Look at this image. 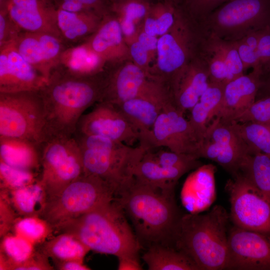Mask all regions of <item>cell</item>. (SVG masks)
I'll return each mask as SVG.
<instances>
[{"label":"cell","mask_w":270,"mask_h":270,"mask_svg":"<svg viewBox=\"0 0 270 270\" xmlns=\"http://www.w3.org/2000/svg\"><path fill=\"white\" fill-rule=\"evenodd\" d=\"M49 136L38 91L0 92V137L26 140L39 147Z\"/></svg>","instance_id":"52a82bcc"},{"label":"cell","mask_w":270,"mask_h":270,"mask_svg":"<svg viewBox=\"0 0 270 270\" xmlns=\"http://www.w3.org/2000/svg\"><path fill=\"white\" fill-rule=\"evenodd\" d=\"M178 10L172 26L158 37L156 57L148 73L150 78L164 84L171 94L184 69L200 51L206 34L200 25Z\"/></svg>","instance_id":"8992f818"},{"label":"cell","mask_w":270,"mask_h":270,"mask_svg":"<svg viewBox=\"0 0 270 270\" xmlns=\"http://www.w3.org/2000/svg\"><path fill=\"white\" fill-rule=\"evenodd\" d=\"M252 151L230 122L216 118L208 126L198 156L216 162L234 176L238 173L244 158Z\"/></svg>","instance_id":"4fadbf2b"},{"label":"cell","mask_w":270,"mask_h":270,"mask_svg":"<svg viewBox=\"0 0 270 270\" xmlns=\"http://www.w3.org/2000/svg\"><path fill=\"white\" fill-rule=\"evenodd\" d=\"M234 42L237 48L244 71L250 68H260L257 49L248 46L242 39Z\"/></svg>","instance_id":"bcb514c9"},{"label":"cell","mask_w":270,"mask_h":270,"mask_svg":"<svg viewBox=\"0 0 270 270\" xmlns=\"http://www.w3.org/2000/svg\"><path fill=\"white\" fill-rule=\"evenodd\" d=\"M216 166L201 165L186 178L181 193L184 207L192 214H198L210 207L216 198Z\"/></svg>","instance_id":"603a6c76"},{"label":"cell","mask_w":270,"mask_h":270,"mask_svg":"<svg viewBox=\"0 0 270 270\" xmlns=\"http://www.w3.org/2000/svg\"><path fill=\"white\" fill-rule=\"evenodd\" d=\"M39 250L57 262L78 260L84 261L90 250L74 236L60 232L41 244Z\"/></svg>","instance_id":"f546056e"},{"label":"cell","mask_w":270,"mask_h":270,"mask_svg":"<svg viewBox=\"0 0 270 270\" xmlns=\"http://www.w3.org/2000/svg\"><path fill=\"white\" fill-rule=\"evenodd\" d=\"M172 103L174 102L170 90L150 78L138 95L116 106L136 130L139 141L151 130L164 108Z\"/></svg>","instance_id":"9a60e30c"},{"label":"cell","mask_w":270,"mask_h":270,"mask_svg":"<svg viewBox=\"0 0 270 270\" xmlns=\"http://www.w3.org/2000/svg\"><path fill=\"white\" fill-rule=\"evenodd\" d=\"M48 1H49L50 2V0H48ZM51 3V2H50Z\"/></svg>","instance_id":"9f6ffc18"},{"label":"cell","mask_w":270,"mask_h":270,"mask_svg":"<svg viewBox=\"0 0 270 270\" xmlns=\"http://www.w3.org/2000/svg\"><path fill=\"white\" fill-rule=\"evenodd\" d=\"M103 88L100 102L116 106L138 95L150 78L132 60L106 64L102 72Z\"/></svg>","instance_id":"e0dca14e"},{"label":"cell","mask_w":270,"mask_h":270,"mask_svg":"<svg viewBox=\"0 0 270 270\" xmlns=\"http://www.w3.org/2000/svg\"><path fill=\"white\" fill-rule=\"evenodd\" d=\"M8 192L13 207L20 216L40 217L48 197L38 180L32 184Z\"/></svg>","instance_id":"4dcf8cb0"},{"label":"cell","mask_w":270,"mask_h":270,"mask_svg":"<svg viewBox=\"0 0 270 270\" xmlns=\"http://www.w3.org/2000/svg\"><path fill=\"white\" fill-rule=\"evenodd\" d=\"M162 0L170 2L171 4H172L176 6H177L179 2V0Z\"/></svg>","instance_id":"11a10c76"},{"label":"cell","mask_w":270,"mask_h":270,"mask_svg":"<svg viewBox=\"0 0 270 270\" xmlns=\"http://www.w3.org/2000/svg\"><path fill=\"white\" fill-rule=\"evenodd\" d=\"M148 150L134 170L135 179L165 194L174 196L178 180L188 171L182 168H168L160 166Z\"/></svg>","instance_id":"d4e9b609"},{"label":"cell","mask_w":270,"mask_h":270,"mask_svg":"<svg viewBox=\"0 0 270 270\" xmlns=\"http://www.w3.org/2000/svg\"><path fill=\"white\" fill-rule=\"evenodd\" d=\"M142 258L150 270H199L186 255L170 246L152 244Z\"/></svg>","instance_id":"4316f807"},{"label":"cell","mask_w":270,"mask_h":270,"mask_svg":"<svg viewBox=\"0 0 270 270\" xmlns=\"http://www.w3.org/2000/svg\"><path fill=\"white\" fill-rule=\"evenodd\" d=\"M102 71L83 76L60 64L52 71L46 84L38 91L50 136H74L85 110L100 100Z\"/></svg>","instance_id":"6da1fadb"},{"label":"cell","mask_w":270,"mask_h":270,"mask_svg":"<svg viewBox=\"0 0 270 270\" xmlns=\"http://www.w3.org/2000/svg\"><path fill=\"white\" fill-rule=\"evenodd\" d=\"M118 270H140L142 266L138 258H118Z\"/></svg>","instance_id":"db71d44e"},{"label":"cell","mask_w":270,"mask_h":270,"mask_svg":"<svg viewBox=\"0 0 270 270\" xmlns=\"http://www.w3.org/2000/svg\"><path fill=\"white\" fill-rule=\"evenodd\" d=\"M39 148L41 174L38 180L48 198L58 195L84 174L80 150L74 136H50Z\"/></svg>","instance_id":"30bf717a"},{"label":"cell","mask_w":270,"mask_h":270,"mask_svg":"<svg viewBox=\"0 0 270 270\" xmlns=\"http://www.w3.org/2000/svg\"><path fill=\"white\" fill-rule=\"evenodd\" d=\"M232 126L252 150L270 154V126L260 124L232 122Z\"/></svg>","instance_id":"8d00e7d4"},{"label":"cell","mask_w":270,"mask_h":270,"mask_svg":"<svg viewBox=\"0 0 270 270\" xmlns=\"http://www.w3.org/2000/svg\"><path fill=\"white\" fill-rule=\"evenodd\" d=\"M14 233L30 242L35 246L40 245L55 232L54 227L40 216L18 217L12 228Z\"/></svg>","instance_id":"d590c367"},{"label":"cell","mask_w":270,"mask_h":270,"mask_svg":"<svg viewBox=\"0 0 270 270\" xmlns=\"http://www.w3.org/2000/svg\"><path fill=\"white\" fill-rule=\"evenodd\" d=\"M2 0L10 16L22 31L46 32L62 39L57 10L48 0Z\"/></svg>","instance_id":"d6986e66"},{"label":"cell","mask_w":270,"mask_h":270,"mask_svg":"<svg viewBox=\"0 0 270 270\" xmlns=\"http://www.w3.org/2000/svg\"><path fill=\"white\" fill-rule=\"evenodd\" d=\"M14 44L22 57L48 80L51 72L46 62L37 32L22 31Z\"/></svg>","instance_id":"e575fe53"},{"label":"cell","mask_w":270,"mask_h":270,"mask_svg":"<svg viewBox=\"0 0 270 270\" xmlns=\"http://www.w3.org/2000/svg\"><path fill=\"white\" fill-rule=\"evenodd\" d=\"M229 218L230 215L220 206H214L204 214H184L178 224L172 244L200 270L228 269Z\"/></svg>","instance_id":"277c9868"},{"label":"cell","mask_w":270,"mask_h":270,"mask_svg":"<svg viewBox=\"0 0 270 270\" xmlns=\"http://www.w3.org/2000/svg\"><path fill=\"white\" fill-rule=\"evenodd\" d=\"M55 268L59 270H89L90 268L85 265L84 261L70 260L54 264Z\"/></svg>","instance_id":"f5cc1de1"},{"label":"cell","mask_w":270,"mask_h":270,"mask_svg":"<svg viewBox=\"0 0 270 270\" xmlns=\"http://www.w3.org/2000/svg\"><path fill=\"white\" fill-rule=\"evenodd\" d=\"M102 16L92 11L70 12L57 10V24L67 47L85 42L98 29Z\"/></svg>","instance_id":"cb8c5ba5"},{"label":"cell","mask_w":270,"mask_h":270,"mask_svg":"<svg viewBox=\"0 0 270 270\" xmlns=\"http://www.w3.org/2000/svg\"><path fill=\"white\" fill-rule=\"evenodd\" d=\"M210 83L206 64L200 51L184 69L172 92L175 106L183 114L190 110Z\"/></svg>","instance_id":"7402d4cb"},{"label":"cell","mask_w":270,"mask_h":270,"mask_svg":"<svg viewBox=\"0 0 270 270\" xmlns=\"http://www.w3.org/2000/svg\"><path fill=\"white\" fill-rule=\"evenodd\" d=\"M114 195V190L105 181L82 174L59 194L47 198L40 217L54 228L112 200Z\"/></svg>","instance_id":"ba28073f"},{"label":"cell","mask_w":270,"mask_h":270,"mask_svg":"<svg viewBox=\"0 0 270 270\" xmlns=\"http://www.w3.org/2000/svg\"><path fill=\"white\" fill-rule=\"evenodd\" d=\"M158 37L149 34L140 27L136 39L148 51L151 58L152 64L156 60Z\"/></svg>","instance_id":"681fc988"},{"label":"cell","mask_w":270,"mask_h":270,"mask_svg":"<svg viewBox=\"0 0 270 270\" xmlns=\"http://www.w3.org/2000/svg\"><path fill=\"white\" fill-rule=\"evenodd\" d=\"M7 190L0 189V237L10 232L18 218Z\"/></svg>","instance_id":"7bdbcfd3"},{"label":"cell","mask_w":270,"mask_h":270,"mask_svg":"<svg viewBox=\"0 0 270 270\" xmlns=\"http://www.w3.org/2000/svg\"><path fill=\"white\" fill-rule=\"evenodd\" d=\"M226 189L234 225L270 236V200L239 174L228 181Z\"/></svg>","instance_id":"8fae6325"},{"label":"cell","mask_w":270,"mask_h":270,"mask_svg":"<svg viewBox=\"0 0 270 270\" xmlns=\"http://www.w3.org/2000/svg\"><path fill=\"white\" fill-rule=\"evenodd\" d=\"M150 153L152 158L160 166L168 168H182L188 172L201 166L198 158L190 154H179L172 151L160 150Z\"/></svg>","instance_id":"60d3db41"},{"label":"cell","mask_w":270,"mask_h":270,"mask_svg":"<svg viewBox=\"0 0 270 270\" xmlns=\"http://www.w3.org/2000/svg\"><path fill=\"white\" fill-rule=\"evenodd\" d=\"M260 68L252 69L248 74H244L228 82L224 87L216 118L231 122L252 104L260 86Z\"/></svg>","instance_id":"ffe728a7"},{"label":"cell","mask_w":270,"mask_h":270,"mask_svg":"<svg viewBox=\"0 0 270 270\" xmlns=\"http://www.w3.org/2000/svg\"><path fill=\"white\" fill-rule=\"evenodd\" d=\"M14 41L0 47V92L39 91L48 80L18 53Z\"/></svg>","instance_id":"ac0fdd59"},{"label":"cell","mask_w":270,"mask_h":270,"mask_svg":"<svg viewBox=\"0 0 270 270\" xmlns=\"http://www.w3.org/2000/svg\"><path fill=\"white\" fill-rule=\"evenodd\" d=\"M84 42L106 64L131 60L120 23L112 12L104 16L96 31Z\"/></svg>","instance_id":"44dd1931"},{"label":"cell","mask_w":270,"mask_h":270,"mask_svg":"<svg viewBox=\"0 0 270 270\" xmlns=\"http://www.w3.org/2000/svg\"><path fill=\"white\" fill-rule=\"evenodd\" d=\"M0 161L11 166L33 172L40 167L39 147L26 140L0 137Z\"/></svg>","instance_id":"484cf974"},{"label":"cell","mask_w":270,"mask_h":270,"mask_svg":"<svg viewBox=\"0 0 270 270\" xmlns=\"http://www.w3.org/2000/svg\"><path fill=\"white\" fill-rule=\"evenodd\" d=\"M261 72L270 66V27L262 30L257 47Z\"/></svg>","instance_id":"c3c4849f"},{"label":"cell","mask_w":270,"mask_h":270,"mask_svg":"<svg viewBox=\"0 0 270 270\" xmlns=\"http://www.w3.org/2000/svg\"><path fill=\"white\" fill-rule=\"evenodd\" d=\"M233 122H252L270 126V96L256 100Z\"/></svg>","instance_id":"b9f144b4"},{"label":"cell","mask_w":270,"mask_h":270,"mask_svg":"<svg viewBox=\"0 0 270 270\" xmlns=\"http://www.w3.org/2000/svg\"><path fill=\"white\" fill-rule=\"evenodd\" d=\"M35 246L24 238L10 232L2 237L0 248V270H14L30 258Z\"/></svg>","instance_id":"836d02e7"},{"label":"cell","mask_w":270,"mask_h":270,"mask_svg":"<svg viewBox=\"0 0 270 270\" xmlns=\"http://www.w3.org/2000/svg\"><path fill=\"white\" fill-rule=\"evenodd\" d=\"M81 154L84 174L101 178L115 194L134 178V170L148 150L140 145L132 147L110 138L74 133Z\"/></svg>","instance_id":"5b68a950"},{"label":"cell","mask_w":270,"mask_h":270,"mask_svg":"<svg viewBox=\"0 0 270 270\" xmlns=\"http://www.w3.org/2000/svg\"><path fill=\"white\" fill-rule=\"evenodd\" d=\"M33 172L8 166L0 161V189L8 192L32 184L38 180Z\"/></svg>","instance_id":"ab89813d"},{"label":"cell","mask_w":270,"mask_h":270,"mask_svg":"<svg viewBox=\"0 0 270 270\" xmlns=\"http://www.w3.org/2000/svg\"><path fill=\"white\" fill-rule=\"evenodd\" d=\"M70 234L90 250L122 258H138L142 244L124 212L114 198L54 228Z\"/></svg>","instance_id":"7a4b0ae2"},{"label":"cell","mask_w":270,"mask_h":270,"mask_svg":"<svg viewBox=\"0 0 270 270\" xmlns=\"http://www.w3.org/2000/svg\"><path fill=\"white\" fill-rule=\"evenodd\" d=\"M114 199L130 219L141 244L172 245L182 216L174 196L165 194L134 178Z\"/></svg>","instance_id":"3957f363"},{"label":"cell","mask_w":270,"mask_h":270,"mask_svg":"<svg viewBox=\"0 0 270 270\" xmlns=\"http://www.w3.org/2000/svg\"><path fill=\"white\" fill-rule=\"evenodd\" d=\"M184 114L172 103L166 106L151 130L139 140V144L148 150L166 147L170 151L199 158L198 154L202 138Z\"/></svg>","instance_id":"7c38bea8"},{"label":"cell","mask_w":270,"mask_h":270,"mask_svg":"<svg viewBox=\"0 0 270 270\" xmlns=\"http://www.w3.org/2000/svg\"><path fill=\"white\" fill-rule=\"evenodd\" d=\"M225 86L212 82L190 110V122L204 138L208 126L214 118L220 106Z\"/></svg>","instance_id":"83f0119b"},{"label":"cell","mask_w":270,"mask_h":270,"mask_svg":"<svg viewBox=\"0 0 270 270\" xmlns=\"http://www.w3.org/2000/svg\"><path fill=\"white\" fill-rule=\"evenodd\" d=\"M54 269L49 258L39 250L24 262L16 266L14 270H52Z\"/></svg>","instance_id":"7dc6e473"},{"label":"cell","mask_w":270,"mask_h":270,"mask_svg":"<svg viewBox=\"0 0 270 270\" xmlns=\"http://www.w3.org/2000/svg\"><path fill=\"white\" fill-rule=\"evenodd\" d=\"M128 45L131 60L143 70L148 76L152 62L148 51L136 38Z\"/></svg>","instance_id":"f6af8a7d"},{"label":"cell","mask_w":270,"mask_h":270,"mask_svg":"<svg viewBox=\"0 0 270 270\" xmlns=\"http://www.w3.org/2000/svg\"><path fill=\"white\" fill-rule=\"evenodd\" d=\"M60 64L72 72L92 76L102 72L106 64L83 42L67 47L62 54Z\"/></svg>","instance_id":"f1b7e54d"},{"label":"cell","mask_w":270,"mask_h":270,"mask_svg":"<svg viewBox=\"0 0 270 270\" xmlns=\"http://www.w3.org/2000/svg\"><path fill=\"white\" fill-rule=\"evenodd\" d=\"M178 14L176 6L158 0L152 4L140 28L149 34L159 37L170 29L176 20Z\"/></svg>","instance_id":"d6a6232c"},{"label":"cell","mask_w":270,"mask_h":270,"mask_svg":"<svg viewBox=\"0 0 270 270\" xmlns=\"http://www.w3.org/2000/svg\"><path fill=\"white\" fill-rule=\"evenodd\" d=\"M22 30L10 16L2 0H0V47L14 41Z\"/></svg>","instance_id":"ee69618b"},{"label":"cell","mask_w":270,"mask_h":270,"mask_svg":"<svg viewBox=\"0 0 270 270\" xmlns=\"http://www.w3.org/2000/svg\"><path fill=\"white\" fill-rule=\"evenodd\" d=\"M230 0H179L176 6L196 23L201 25L216 9Z\"/></svg>","instance_id":"f35d334b"},{"label":"cell","mask_w":270,"mask_h":270,"mask_svg":"<svg viewBox=\"0 0 270 270\" xmlns=\"http://www.w3.org/2000/svg\"><path fill=\"white\" fill-rule=\"evenodd\" d=\"M110 12L118 21L131 22L140 26L152 4V0H109Z\"/></svg>","instance_id":"74e56055"},{"label":"cell","mask_w":270,"mask_h":270,"mask_svg":"<svg viewBox=\"0 0 270 270\" xmlns=\"http://www.w3.org/2000/svg\"><path fill=\"white\" fill-rule=\"evenodd\" d=\"M270 96V66L262 71L260 84L256 100Z\"/></svg>","instance_id":"816d5d0a"},{"label":"cell","mask_w":270,"mask_h":270,"mask_svg":"<svg viewBox=\"0 0 270 270\" xmlns=\"http://www.w3.org/2000/svg\"><path fill=\"white\" fill-rule=\"evenodd\" d=\"M200 26L222 39L237 41L250 32L270 27V0H230Z\"/></svg>","instance_id":"9c48e42d"},{"label":"cell","mask_w":270,"mask_h":270,"mask_svg":"<svg viewBox=\"0 0 270 270\" xmlns=\"http://www.w3.org/2000/svg\"><path fill=\"white\" fill-rule=\"evenodd\" d=\"M228 269L270 270V236L234 226L228 234Z\"/></svg>","instance_id":"2e32d148"},{"label":"cell","mask_w":270,"mask_h":270,"mask_svg":"<svg viewBox=\"0 0 270 270\" xmlns=\"http://www.w3.org/2000/svg\"><path fill=\"white\" fill-rule=\"evenodd\" d=\"M238 174L246 178L270 200V154L258 150L251 152L244 158Z\"/></svg>","instance_id":"1f68e13d"},{"label":"cell","mask_w":270,"mask_h":270,"mask_svg":"<svg viewBox=\"0 0 270 270\" xmlns=\"http://www.w3.org/2000/svg\"><path fill=\"white\" fill-rule=\"evenodd\" d=\"M88 10L104 16L110 13L109 0H78Z\"/></svg>","instance_id":"f907efd6"},{"label":"cell","mask_w":270,"mask_h":270,"mask_svg":"<svg viewBox=\"0 0 270 270\" xmlns=\"http://www.w3.org/2000/svg\"><path fill=\"white\" fill-rule=\"evenodd\" d=\"M74 133L104 136L132 146L138 141V134L114 105L100 102L80 119Z\"/></svg>","instance_id":"5bb4252c"}]
</instances>
